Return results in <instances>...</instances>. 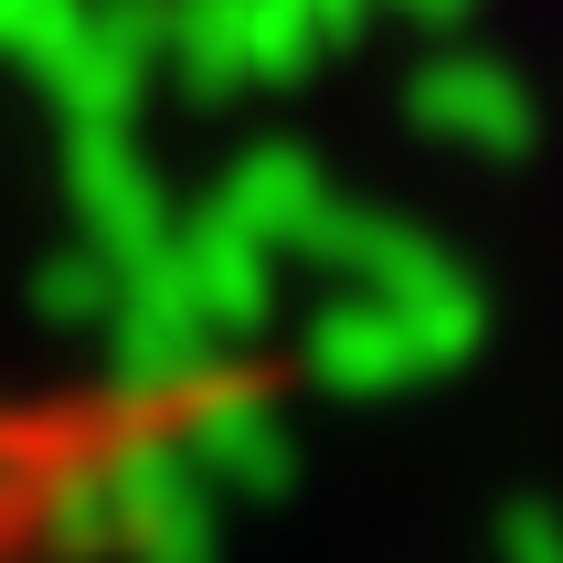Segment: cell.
I'll use <instances>...</instances> for the list:
<instances>
[{
	"label": "cell",
	"mask_w": 563,
	"mask_h": 563,
	"mask_svg": "<svg viewBox=\"0 0 563 563\" xmlns=\"http://www.w3.org/2000/svg\"><path fill=\"white\" fill-rule=\"evenodd\" d=\"M255 383L223 362H75L0 373V553L96 532L118 500L181 478L245 415Z\"/></svg>",
	"instance_id": "obj_1"
}]
</instances>
